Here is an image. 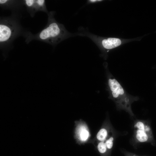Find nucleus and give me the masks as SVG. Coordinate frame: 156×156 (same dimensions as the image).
Segmentation results:
<instances>
[{"label": "nucleus", "mask_w": 156, "mask_h": 156, "mask_svg": "<svg viewBox=\"0 0 156 156\" xmlns=\"http://www.w3.org/2000/svg\"><path fill=\"white\" fill-rule=\"evenodd\" d=\"M21 27L19 23L14 16L1 18V48H3L10 45L15 38L21 33Z\"/></svg>", "instance_id": "f03ea898"}, {"label": "nucleus", "mask_w": 156, "mask_h": 156, "mask_svg": "<svg viewBox=\"0 0 156 156\" xmlns=\"http://www.w3.org/2000/svg\"><path fill=\"white\" fill-rule=\"evenodd\" d=\"M101 0H89L87 1L88 3L89 4L94 3L97 2H100Z\"/></svg>", "instance_id": "ddd939ff"}, {"label": "nucleus", "mask_w": 156, "mask_h": 156, "mask_svg": "<svg viewBox=\"0 0 156 156\" xmlns=\"http://www.w3.org/2000/svg\"><path fill=\"white\" fill-rule=\"evenodd\" d=\"M109 134L106 128H102L97 132L96 135V139L99 142L105 141L108 138Z\"/></svg>", "instance_id": "0eeeda50"}, {"label": "nucleus", "mask_w": 156, "mask_h": 156, "mask_svg": "<svg viewBox=\"0 0 156 156\" xmlns=\"http://www.w3.org/2000/svg\"><path fill=\"white\" fill-rule=\"evenodd\" d=\"M23 1L27 11L31 16L33 17L36 13L38 12L35 0H25Z\"/></svg>", "instance_id": "423d86ee"}, {"label": "nucleus", "mask_w": 156, "mask_h": 156, "mask_svg": "<svg viewBox=\"0 0 156 156\" xmlns=\"http://www.w3.org/2000/svg\"><path fill=\"white\" fill-rule=\"evenodd\" d=\"M114 140L113 137L111 136L105 141L107 150H110L112 148L113 145Z\"/></svg>", "instance_id": "9b49d317"}, {"label": "nucleus", "mask_w": 156, "mask_h": 156, "mask_svg": "<svg viewBox=\"0 0 156 156\" xmlns=\"http://www.w3.org/2000/svg\"><path fill=\"white\" fill-rule=\"evenodd\" d=\"M55 13L54 11L48 12L47 24L38 33L35 34L29 31L23 33L26 43L35 40L55 46L73 35L67 30L63 24L57 21L54 17Z\"/></svg>", "instance_id": "f257e3e1"}, {"label": "nucleus", "mask_w": 156, "mask_h": 156, "mask_svg": "<svg viewBox=\"0 0 156 156\" xmlns=\"http://www.w3.org/2000/svg\"><path fill=\"white\" fill-rule=\"evenodd\" d=\"M146 125L142 122L138 121L135 125V127L136 129H139L145 130Z\"/></svg>", "instance_id": "f8f14e48"}, {"label": "nucleus", "mask_w": 156, "mask_h": 156, "mask_svg": "<svg viewBox=\"0 0 156 156\" xmlns=\"http://www.w3.org/2000/svg\"><path fill=\"white\" fill-rule=\"evenodd\" d=\"M136 138L139 142H143L148 140V135L144 130L136 129Z\"/></svg>", "instance_id": "6e6552de"}, {"label": "nucleus", "mask_w": 156, "mask_h": 156, "mask_svg": "<svg viewBox=\"0 0 156 156\" xmlns=\"http://www.w3.org/2000/svg\"><path fill=\"white\" fill-rule=\"evenodd\" d=\"M97 148L99 152L102 155L105 154L107 150L105 141L99 142L97 145Z\"/></svg>", "instance_id": "9d476101"}, {"label": "nucleus", "mask_w": 156, "mask_h": 156, "mask_svg": "<svg viewBox=\"0 0 156 156\" xmlns=\"http://www.w3.org/2000/svg\"><path fill=\"white\" fill-rule=\"evenodd\" d=\"M108 83L111 96L120 108L130 111V104L138 99L132 96L123 89L119 82L113 76L109 75Z\"/></svg>", "instance_id": "7ed1b4c3"}, {"label": "nucleus", "mask_w": 156, "mask_h": 156, "mask_svg": "<svg viewBox=\"0 0 156 156\" xmlns=\"http://www.w3.org/2000/svg\"><path fill=\"white\" fill-rule=\"evenodd\" d=\"M23 3V1H21L16 0H0V5L1 7L5 9L14 10L19 7Z\"/></svg>", "instance_id": "39448f33"}, {"label": "nucleus", "mask_w": 156, "mask_h": 156, "mask_svg": "<svg viewBox=\"0 0 156 156\" xmlns=\"http://www.w3.org/2000/svg\"><path fill=\"white\" fill-rule=\"evenodd\" d=\"M37 10L38 11H42L47 14L48 13L44 0H35Z\"/></svg>", "instance_id": "1a4fd4ad"}, {"label": "nucleus", "mask_w": 156, "mask_h": 156, "mask_svg": "<svg viewBox=\"0 0 156 156\" xmlns=\"http://www.w3.org/2000/svg\"><path fill=\"white\" fill-rule=\"evenodd\" d=\"M77 125L75 130L76 138L80 143H85L90 137L89 130L84 123H79Z\"/></svg>", "instance_id": "20e7f679"}]
</instances>
